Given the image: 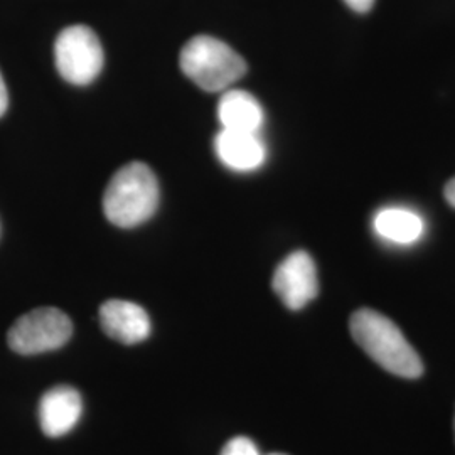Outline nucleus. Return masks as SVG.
<instances>
[{
    "label": "nucleus",
    "mask_w": 455,
    "mask_h": 455,
    "mask_svg": "<svg viewBox=\"0 0 455 455\" xmlns=\"http://www.w3.org/2000/svg\"><path fill=\"white\" fill-rule=\"evenodd\" d=\"M351 334L359 347L383 370L402 378H419L422 359L391 319L371 309H359L351 315Z\"/></svg>",
    "instance_id": "obj_1"
},
{
    "label": "nucleus",
    "mask_w": 455,
    "mask_h": 455,
    "mask_svg": "<svg viewBox=\"0 0 455 455\" xmlns=\"http://www.w3.org/2000/svg\"><path fill=\"white\" fill-rule=\"evenodd\" d=\"M159 206V182L144 163L120 167L103 196L107 220L118 228H135L154 216Z\"/></svg>",
    "instance_id": "obj_2"
},
{
    "label": "nucleus",
    "mask_w": 455,
    "mask_h": 455,
    "mask_svg": "<svg viewBox=\"0 0 455 455\" xmlns=\"http://www.w3.org/2000/svg\"><path fill=\"white\" fill-rule=\"evenodd\" d=\"M182 73L204 92H223L243 78L248 66L227 43L212 36H195L180 49Z\"/></svg>",
    "instance_id": "obj_3"
},
{
    "label": "nucleus",
    "mask_w": 455,
    "mask_h": 455,
    "mask_svg": "<svg viewBox=\"0 0 455 455\" xmlns=\"http://www.w3.org/2000/svg\"><path fill=\"white\" fill-rule=\"evenodd\" d=\"M71 334L73 324L63 310L39 307L17 319L9 329L7 341L12 351L31 356L63 347Z\"/></svg>",
    "instance_id": "obj_4"
},
{
    "label": "nucleus",
    "mask_w": 455,
    "mask_h": 455,
    "mask_svg": "<svg viewBox=\"0 0 455 455\" xmlns=\"http://www.w3.org/2000/svg\"><path fill=\"white\" fill-rule=\"evenodd\" d=\"M54 60L66 82L86 86L103 68V48L97 34L88 26H69L54 43Z\"/></svg>",
    "instance_id": "obj_5"
},
{
    "label": "nucleus",
    "mask_w": 455,
    "mask_h": 455,
    "mask_svg": "<svg viewBox=\"0 0 455 455\" xmlns=\"http://www.w3.org/2000/svg\"><path fill=\"white\" fill-rule=\"evenodd\" d=\"M272 287L285 307L304 309L319 293L317 268L309 253L299 250L280 261L272 278Z\"/></svg>",
    "instance_id": "obj_6"
},
{
    "label": "nucleus",
    "mask_w": 455,
    "mask_h": 455,
    "mask_svg": "<svg viewBox=\"0 0 455 455\" xmlns=\"http://www.w3.org/2000/svg\"><path fill=\"white\" fill-rule=\"evenodd\" d=\"M100 324L103 331L122 344H139L150 336V317L140 306L129 300H107L100 307Z\"/></svg>",
    "instance_id": "obj_7"
},
{
    "label": "nucleus",
    "mask_w": 455,
    "mask_h": 455,
    "mask_svg": "<svg viewBox=\"0 0 455 455\" xmlns=\"http://www.w3.org/2000/svg\"><path fill=\"white\" fill-rule=\"evenodd\" d=\"M82 395L73 387H54L44 393L39 403V423L51 439L71 432L82 419Z\"/></svg>",
    "instance_id": "obj_8"
},
{
    "label": "nucleus",
    "mask_w": 455,
    "mask_h": 455,
    "mask_svg": "<svg viewBox=\"0 0 455 455\" xmlns=\"http://www.w3.org/2000/svg\"><path fill=\"white\" fill-rule=\"evenodd\" d=\"M214 150L221 163L238 172L257 171L267 159V148L259 133L223 131L214 139Z\"/></svg>",
    "instance_id": "obj_9"
},
{
    "label": "nucleus",
    "mask_w": 455,
    "mask_h": 455,
    "mask_svg": "<svg viewBox=\"0 0 455 455\" xmlns=\"http://www.w3.org/2000/svg\"><path fill=\"white\" fill-rule=\"evenodd\" d=\"M218 118L225 131L259 133L265 114L259 100L243 90H228L218 105Z\"/></svg>",
    "instance_id": "obj_10"
},
{
    "label": "nucleus",
    "mask_w": 455,
    "mask_h": 455,
    "mask_svg": "<svg viewBox=\"0 0 455 455\" xmlns=\"http://www.w3.org/2000/svg\"><path fill=\"white\" fill-rule=\"evenodd\" d=\"M373 227L378 236L396 244H413L425 233L422 216L405 208L381 210L374 216Z\"/></svg>",
    "instance_id": "obj_11"
},
{
    "label": "nucleus",
    "mask_w": 455,
    "mask_h": 455,
    "mask_svg": "<svg viewBox=\"0 0 455 455\" xmlns=\"http://www.w3.org/2000/svg\"><path fill=\"white\" fill-rule=\"evenodd\" d=\"M220 455H261L253 440L248 437H235L223 447Z\"/></svg>",
    "instance_id": "obj_12"
},
{
    "label": "nucleus",
    "mask_w": 455,
    "mask_h": 455,
    "mask_svg": "<svg viewBox=\"0 0 455 455\" xmlns=\"http://www.w3.org/2000/svg\"><path fill=\"white\" fill-rule=\"evenodd\" d=\"M347 7H351L356 12H368L373 7L374 0H344Z\"/></svg>",
    "instance_id": "obj_13"
},
{
    "label": "nucleus",
    "mask_w": 455,
    "mask_h": 455,
    "mask_svg": "<svg viewBox=\"0 0 455 455\" xmlns=\"http://www.w3.org/2000/svg\"><path fill=\"white\" fill-rule=\"evenodd\" d=\"M9 107V95H7V88H5V83L2 80V75H0V116L5 114Z\"/></svg>",
    "instance_id": "obj_14"
},
{
    "label": "nucleus",
    "mask_w": 455,
    "mask_h": 455,
    "mask_svg": "<svg viewBox=\"0 0 455 455\" xmlns=\"http://www.w3.org/2000/svg\"><path fill=\"white\" fill-rule=\"evenodd\" d=\"M445 199H447V203L455 208V178L454 180H449L447 182V186H445Z\"/></svg>",
    "instance_id": "obj_15"
},
{
    "label": "nucleus",
    "mask_w": 455,
    "mask_h": 455,
    "mask_svg": "<svg viewBox=\"0 0 455 455\" xmlns=\"http://www.w3.org/2000/svg\"><path fill=\"white\" fill-rule=\"evenodd\" d=\"M270 455H285V454H270Z\"/></svg>",
    "instance_id": "obj_16"
}]
</instances>
